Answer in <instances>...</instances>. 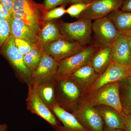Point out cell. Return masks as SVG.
I'll return each instance as SVG.
<instances>
[{"label":"cell","mask_w":131,"mask_h":131,"mask_svg":"<svg viewBox=\"0 0 131 131\" xmlns=\"http://www.w3.org/2000/svg\"><path fill=\"white\" fill-rule=\"evenodd\" d=\"M98 49L92 44L84 47L79 53L58 62L55 81L68 78L80 68L88 64L91 57Z\"/></svg>","instance_id":"cell-1"},{"label":"cell","mask_w":131,"mask_h":131,"mask_svg":"<svg viewBox=\"0 0 131 131\" xmlns=\"http://www.w3.org/2000/svg\"><path fill=\"white\" fill-rule=\"evenodd\" d=\"M92 26V20L85 19L71 23L60 21L58 25L62 35L83 47L93 44Z\"/></svg>","instance_id":"cell-2"},{"label":"cell","mask_w":131,"mask_h":131,"mask_svg":"<svg viewBox=\"0 0 131 131\" xmlns=\"http://www.w3.org/2000/svg\"><path fill=\"white\" fill-rule=\"evenodd\" d=\"M57 103L70 113L85 94L84 90L69 78L57 82Z\"/></svg>","instance_id":"cell-3"},{"label":"cell","mask_w":131,"mask_h":131,"mask_svg":"<svg viewBox=\"0 0 131 131\" xmlns=\"http://www.w3.org/2000/svg\"><path fill=\"white\" fill-rule=\"evenodd\" d=\"M84 98L94 107L107 106L114 108L122 114L124 113L120 96L119 82L107 84Z\"/></svg>","instance_id":"cell-4"},{"label":"cell","mask_w":131,"mask_h":131,"mask_svg":"<svg viewBox=\"0 0 131 131\" xmlns=\"http://www.w3.org/2000/svg\"><path fill=\"white\" fill-rule=\"evenodd\" d=\"M131 77V64H122L111 61L105 71L99 75L95 81L85 91L91 95L107 84L126 80Z\"/></svg>","instance_id":"cell-5"},{"label":"cell","mask_w":131,"mask_h":131,"mask_svg":"<svg viewBox=\"0 0 131 131\" xmlns=\"http://www.w3.org/2000/svg\"><path fill=\"white\" fill-rule=\"evenodd\" d=\"M93 44L98 48L112 47L121 35L107 16L96 19L92 23Z\"/></svg>","instance_id":"cell-6"},{"label":"cell","mask_w":131,"mask_h":131,"mask_svg":"<svg viewBox=\"0 0 131 131\" xmlns=\"http://www.w3.org/2000/svg\"><path fill=\"white\" fill-rule=\"evenodd\" d=\"M72 114L83 126L91 131H103L104 122L95 107L85 98L79 102Z\"/></svg>","instance_id":"cell-7"},{"label":"cell","mask_w":131,"mask_h":131,"mask_svg":"<svg viewBox=\"0 0 131 131\" xmlns=\"http://www.w3.org/2000/svg\"><path fill=\"white\" fill-rule=\"evenodd\" d=\"M1 52L16 71L21 82L29 84L31 82V72L25 63L24 56L16 47L13 35H11L3 45Z\"/></svg>","instance_id":"cell-8"},{"label":"cell","mask_w":131,"mask_h":131,"mask_svg":"<svg viewBox=\"0 0 131 131\" xmlns=\"http://www.w3.org/2000/svg\"><path fill=\"white\" fill-rule=\"evenodd\" d=\"M84 47L63 36L46 45L43 49L45 54L59 62L79 53Z\"/></svg>","instance_id":"cell-9"},{"label":"cell","mask_w":131,"mask_h":131,"mask_svg":"<svg viewBox=\"0 0 131 131\" xmlns=\"http://www.w3.org/2000/svg\"><path fill=\"white\" fill-rule=\"evenodd\" d=\"M28 93L26 99L27 108L50 124L52 127L61 125L53 113L43 102L35 89L28 84Z\"/></svg>","instance_id":"cell-10"},{"label":"cell","mask_w":131,"mask_h":131,"mask_svg":"<svg viewBox=\"0 0 131 131\" xmlns=\"http://www.w3.org/2000/svg\"><path fill=\"white\" fill-rule=\"evenodd\" d=\"M58 66V61L44 53L40 63L32 73L29 84L35 87L55 81Z\"/></svg>","instance_id":"cell-11"},{"label":"cell","mask_w":131,"mask_h":131,"mask_svg":"<svg viewBox=\"0 0 131 131\" xmlns=\"http://www.w3.org/2000/svg\"><path fill=\"white\" fill-rule=\"evenodd\" d=\"M125 0H95L81 14L78 19L95 20L107 16L111 12L121 9Z\"/></svg>","instance_id":"cell-12"},{"label":"cell","mask_w":131,"mask_h":131,"mask_svg":"<svg viewBox=\"0 0 131 131\" xmlns=\"http://www.w3.org/2000/svg\"><path fill=\"white\" fill-rule=\"evenodd\" d=\"M47 11L45 6L40 5L36 8L13 12L12 16L14 18L21 20L38 36L45 21V16Z\"/></svg>","instance_id":"cell-13"},{"label":"cell","mask_w":131,"mask_h":131,"mask_svg":"<svg viewBox=\"0 0 131 131\" xmlns=\"http://www.w3.org/2000/svg\"><path fill=\"white\" fill-rule=\"evenodd\" d=\"M62 125L53 127V131H91L80 124L72 113L64 110L56 103L50 108Z\"/></svg>","instance_id":"cell-14"},{"label":"cell","mask_w":131,"mask_h":131,"mask_svg":"<svg viewBox=\"0 0 131 131\" xmlns=\"http://www.w3.org/2000/svg\"><path fill=\"white\" fill-rule=\"evenodd\" d=\"M112 48V61L120 64H131V51L128 37L121 35Z\"/></svg>","instance_id":"cell-15"},{"label":"cell","mask_w":131,"mask_h":131,"mask_svg":"<svg viewBox=\"0 0 131 131\" xmlns=\"http://www.w3.org/2000/svg\"><path fill=\"white\" fill-rule=\"evenodd\" d=\"M95 107L100 114L105 126L110 129L125 130L123 114L107 106L100 105Z\"/></svg>","instance_id":"cell-16"},{"label":"cell","mask_w":131,"mask_h":131,"mask_svg":"<svg viewBox=\"0 0 131 131\" xmlns=\"http://www.w3.org/2000/svg\"><path fill=\"white\" fill-rule=\"evenodd\" d=\"M8 22L11 34L14 38L21 39L31 44L38 42V35L21 20L14 18L11 15Z\"/></svg>","instance_id":"cell-17"},{"label":"cell","mask_w":131,"mask_h":131,"mask_svg":"<svg viewBox=\"0 0 131 131\" xmlns=\"http://www.w3.org/2000/svg\"><path fill=\"white\" fill-rule=\"evenodd\" d=\"M98 76L94 68L89 63L80 68L68 78L76 83L85 93L95 81Z\"/></svg>","instance_id":"cell-18"},{"label":"cell","mask_w":131,"mask_h":131,"mask_svg":"<svg viewBox=\"0 0 131 131\" xmlns=\"http://www.w3.org/2000/svg\"><path fill=\"white\" fill-rule=\"evenodd\" d=\"M112 48L110 47L99 48L91 57L89 63L98 75L103 73L112 61Z\"/></svg>","instance_id":"cell-19"},{"label":"cell","mask_w":131,"mask_h":131,"mask_svg":"<svg viewBox=\"0 0 131 131\" xmlns=\"http://www.w3.org/2000/svg\"><path fill=\"white\" fill-rule=\"evenodd\" d=\"M107 16L121 35L127 37L131 35V12L117 9L110 13Z\"/></svg>","instance_id":"cell-20"},{"label":"cell","mask_w":131,"mask_h":131,"mask_svg":"<svg viewBox=\"0 0 131 131\" xmlns=\"http://www.w3.org/2000/svg\"><path fill=\"white\" fill-rule=\"evenodd\" d=\"M63 35L61 34L58 26L52 20L45 21L38 38V42L42 47L58 39Z\"/></svg>","instance_id":"cell-21"},{"label":"cell","mask_w":131,"mask_h":131,"mask_svg":"<svg viewBox=\"0 0 131 131\" xmlns=\"http://www.w3.org/2000/svg\"><path fill=\"white\" fill-rule=\"evenodd\" d=\"M34 88L42 100L49 108L57 103L56 81L43 83Z\"/></svg>","instance_id":"cell-22"},{"label":"cell","mask_w":131,"mask_h":131,"mask_svg":"<svg viewBox=\"0 0 131 131\" xmlns=\"http://www.w3.org/2000/svg\"><path fill=\"white\" fill-rule=\"evenodd\" d=\"M43 54V47L38 42L33 44L31 51L24 56L25 63L31 73L35 70L40 63Z\"/></svg>","instance_id":"cell-23"},{"label":"cell","mask_w":131,"mask_h":131,"mask_svg":"<svg viewBox=\"0 0 131 131\" xmlns=\"http://www.w3.org/2000/svg\"><path fill=\"white\" fill-rule=\"evenodd\" d=\"M13 12L36 8L40 6L32 0H12Z\"/></svg>","instance_id":"cell-24"},{"label":"cell","mask_w":131,"mask_h":131,"mask_svg":"<svg viewBox=\"0 0 131 131\" xmlns=\"http://www.w3.org/2000/svg\"><path fill=\"white\" fill-rule=\"evenodd\" d=\"M121 100L124 113L131 115V84L126 87L122 99Z\"/></svg>","instance_id":"cell-25"},{"label":"cell","mask_w":131,"mask_h":131,"mask_svg":"<svg viewBox=\"0 0 131 131\" xmlns=\"http://www.w3.org/2000/svg\"><path fill=\"white\" fill-rule=\"evenodd\" d=\"M11 35L8 21L0 19V48H2Z\"/></svg>","instance_id":"cell-26"},{"label":"cell","mask_w":131,"mask_h":131,"mask_svg":"<svg viewBox=\"0 0 131 131\" xmlns=\"http://www.w3.org/2000/svg\"><path fill=\"white\" fill-rule=\"evenodd\" d=\"M90 4L77 3L73 4L66 9V13L69 15L71 17L78 18L81 14L88 7Z\"/></svg>","instance_id":"cell-27"},{"label":"cell","mask_w":131,"mask_h":131,"mask_svg":"<svg viewBox=\"0 0 131 131\" xmlns=\"http://www.w3.org/2000/svg\"><path fill=\"white\" fill-rule=\"evenodd\" d=\"M14 43L19 51L24 56L31 51L33 44L24 39L16 38H14Z\"/></svg>","instance_id":"cell-28"},{"label":"cell","mask_w":131,"mask_h":131,"mask_svg":"<svg viewBox=\"0 0 131 131\" xmlns=\"http://www.w3.org/2000/svg\"><path fill=\"white\" fill-rule=\"evenodd\" d=\"M66 13L64 6L55 8L47 12L45 16V21L52 20L54 19L61 18Z\"/></svg>","instance_id":"cell-29"},{"label":"cell","mask_w":131,"mask_h":131,"mask_svg":"<svg viewBox=\"0 0 131 131\" xmlns=\"http://www.w3.org/2000/svg\"><path fill=\"white\" fill-rule=\"evenodd\" d=\"M68 3H70V0H45V7L46 9L48 11L57 6H64Z\"/></svg>","instance_id":"cell-30"},{"label":"cell","mask_w":131,"mask_h":131,"mask_svg":"<svg viewBox=\"0 0 131 131\" xmlns=\"http://www.w3.org/2000/svg\"><path fill=\"white\" fill-rule=\"evenodd\" d=\"M12 14L0 2V19L9 21Z\"/></svg>","instance_id":"cell-31"},{"label":"cell","mask_w":131,"mask_h":131,"mask_svg":"<svg viewBox=\"0 0 131 131\" xmlns=\"http://www.w3.org/2000/svg\"><path fill=\"white\" fill-rule=\"evenodd\" d=\"M125 123V130L131 131V115L123 114Z\"/></svg>","instance_id":"cell-32"},{"label":"cell","mask_w":131,"mask_h":131,"mask_svg":"<svg viewBox=\"0 0 131 131\" xmlns=\"http://www.w3.org/2000/svg\"><path fill=\"white\" fill-rule=\"evenodd\" d=\"M0 2L9 11L11 14L13 12V1L12 0H0Z\"/></svg>","instance_id":"cell-33"},{"label":"cell","mask_w":131,"mask_h":131,"mask_svg":"<svg viewBox=\"0 0 131 131\" xmlns=\"http://www.w3.org/2000/svg\"><path fill=\"white\" fill-rule=\"evenodd\" d=\"M121 10L124 12H131V0H125Z\"/></svg>","instance_id":"cell-34"},{"label":"cell","mask_w":131,"mask_h":131,"mask_svg":"<svg viewBox=\"0 0 131 131\" xmlns=\"http://www.w3.org/2000/svg\"><path fill=\"white\" fill-rule=\"evenodd\" d=\"M92 2L91 0H70V4L71 5L77 3H83L90 4Z\"/></svg>","instance_id":"cell-35"},{"label":"cell","mask_w":131,"mask_h":131,"mask_svg":"<svg viewBox=\"0 0 131 131\" xmlns=\"http://www.w3.org/2000/svg\"><path fill=\"white\" fill-rule=\"evenodd\" d=\"M8 125L6 124H0V131H8Z\"/></svg>","instance_id":"cell-36"},{"label":"cell","mask_w":131,"mask_h":131,"mask_svg":"<svg viewBox=\"0 0 131 131\" xmlns=\"http://www.w3.org/2000/svg\"><path fill=\"white\" fill-rule=\"evenodd\" d=\"M103 131H125V130H121V129H108L104 126Z\"/></svg>","instance_id":"cell-37"},{"label":"cell","mask_w":131,"mask_h":131,"mask_svg":"<svg viewBox=\"0 0 131 131\" xmlns=\"http://www.w3.org/2000/svg\"><path fill=\"white\" fill-rule=\"evenodd\" d=\"M128 37L129 46H130V49L131 51V35Z\"/></svg>","instance_id":"cell-38"},{"label":"cell","mask_w":131,"mask_h":131,"mask_svg":"<svg viewBox=\"0 0 131 131\" xmlns=\"http://www.w3.org/2000/svg\"><path fill=\"white\" fill-rule=\"evenodd\" d=\"M91 1H95V0H91Z\"/></svg>","instance_id":"cell-39"}]
</instances>
